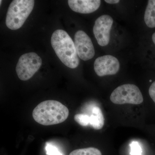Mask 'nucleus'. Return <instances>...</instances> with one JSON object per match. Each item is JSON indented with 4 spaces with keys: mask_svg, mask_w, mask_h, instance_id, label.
Here are the masks:
<instances>
[{
    "mask_svg": "<svg viewBox=\"0 0 155 155\" xmlns=\"http://www.w3.org/2000/svg\"><path fill=\"white\" fill-rule=\"evenodd\" d=\"M69 111L58 101L48 100L40 103L34 109V119L41 125L48 126L60 124L67 119Z\"/></svg>",
    "mask_w": 155,
    "mask_h": 155,
    "instance_id": "f257e3e1",
    "label": "nucleus"
},
{
    "mask_svg": "<svg viewBox=\"0 0 155 155\" xmlns=\"http://www.w3.org/2000/svg\"><path fill=\"white\" fill-rule=\"evenodd\" d=\"M113 22L112 17L108 15H102L96 20L93 32L98 44L101 46H106L109 44Z\"/></svg>",
    "mask_w": 155,
    "mask_h": 155,
    "instance_id": "423d86ee",
    "label": "nucleus"
},
{
    "mask_svg": "<svg viewBox=\"0 0 155 155\" xmlns=\"http://www.w3.org/2000/svg\"><path fill=\"white\" fill-rule=\"evenodd\" d=\"M51 44L57 56L65 66L71 69L78 67L79 57L74 42L66 31L56 30L52 35Z\"/></svg>",
    "mask_w": 155,
    "mask_h": 155,
    "instance_id": "f03ea898",
    "label": "nucleus"
},
{
    "mask_svg": "<svg viewBox=\"0 0 155 155\" xmlns=\"http://www.w3.org/2000/svg\"><path fill=\"white\" fill-rule=\"evenodd\" d=\"M105 2L108 4H111V5H114V4H117L119 3L120 1L119 0H106Z\"/></svg>",
    "mask_w": 155,
    "mask_h": 155,
    "instance_id": "f3484780",
    "label": "nucleus"
},
{
    "mask_svg": "<svg viewBox=\"0 0 155 155\" xmlns=\"http://www.w3.org/2000/svg\"><path fill=\"white\" fill-rule=\"evenodd\" d=\"M75 122L82 126H87L90 124V116L85 114H77L74 116Z\"/></svg>",
    "mask_w": 155,
    "mask_h": 155,
    "instance_id": "ddd939ff",
    "label": "nucleus"
},
{
    "mask_svg": "<svg viewBox=\"0 0 155 155\" xmlns=\"http://www.w3.org/2000/svg\"><path fill=\"white\" fill-rule=\"evenodd\" d=\"M149 94L152 99L155 103V81L151 84L149 89Z\"/></svg>",
    "mask_w": 155,
    "mask_h": 155,
    "instance_id": "dca6fc26",
    "label": "nucleus"
},
{
    "mask_svg": "<svg viewBox=\"0 0 155 155\" xmlns=\"http://www.w3.org/2000/svg\"><path fill=\"white\" fill-rule=\"evenodd\" d=\"M69 155H102L99 150L94 147H87L74 150Z\"/></svg>",
    "mask_w": 155,
    "mask_h": 155,
    "instance_id": "f8f14e48",
    "label": "nucleus"
},
{
    "mask_svg": "<svg viewBox=\"0 0 155 155\" xmlns=\"http://www.w3.org/2000/svg\"><path fill=\"white\" fill-rule=\"evenodd\" d=\"M74 44L78 55L81 60L88 61L94 57V48L91 39L83 31L78 30L75 33Z\"/></svg>",
    "mask_w": 155,
    "mask_h": 155,
    "instance_id": "0eeeda50",
    "label": "nucleus"
},
{
    "mask_svg": "<svg viewBox=\"0 0 155 155\" xmlns=\"http://www.w3.org/2000/svg\"><path fill=\"white\" fill-rule=\"evenodd\" d=\"M42 63L41 58L36 53L22 55L19 58L16 68L19 79L22 81L30 79L41 67Z\"/></svg>",
    "mask_w": 155,
    "mask_h": 155,
    "instance_id": "39448f33",
    "label": "nucleus"
},
{
    "mask_svg": "<svg viewBox=\"0 0 155 155\" xmlns=\"http://www.w3.org/2000/svg\"><path fill=\"white\" fill-rule=\"evenodd\" d=\"M110 100L116 104L137 105L143 103V98L138 87L134 84H127L115 89L111 94Z\"/></svg>",
    "mask_w": 155,
    "mask_h": 155,
    "instance_id": "20e7f679",
    "label": "nucleus"
},
{
    "mask_svg": "<svg viewBox=\"0 0 155 155\" xmlns=\"http://www.w3.org/2000/svg\"><path fill=\"white\" fill-rule=\"evenodd\" d=\"M0 3H1V4H2V0H1V1H0Z\"/></svg>",
    "mask_w": 155,
    "mask_h": 155,
    "instance_id": "6ab92c4d",
    "label": "nucleus"
},
{
    "mask_svg": "<svg viewBox=\"0 0 155 155\" xmlns=\"http://www.w3.org/2000/svg\"><path fill=\"white\" fill-rule=\"evenodd\" d=\"M45 149L47 155H63L57 147L48 143H46Z\"/></svg>",
    "mask_w": 155,
    "mask_h": 155,
    "instance_id": "4468645a",
    "label": "nucleus"
},
{
    "mask_svg": "<svg viewBox=\"0 0 155 155\" xmlns=\"http://www.w3.org/2000/svg\"><path fill=\"white\" fill-rule=\"evenodd\" d=\"M144 21L149 28H155V0L148 1L145 11Z\"/></svg>",
    "mask_w": 155,
    "mask_h": 155,
    "instance_id": "9b49d317",
    "label": "nucleus"
},
{
    "mask_svg": "<svg viewBox=\"0 0 155 155\" xmlns=\"http://www.w3.org/2000/svg\"><path fill=\"white\" fill-rule=\"evenodd\" d=\"M33 0H14L10 4L6 18L7 27L11 30L21 28L34 6Z\"/></svg>",
    "mask_w": 155,
    "mask_h": 155,
    "instance_id": "7ed1b4c3",
    "label": "nucleus"
},
{
    "mask_svg": "<svg viewBox=\"0 0 155 155\" xmlns=\"http://www.w3.org/2000/svg\"><path fill=\"white\" fill-rule=\"evenodd\" d=\"M131 155H141V148L137 141H133L130 145Z\"/></svg>",
    "mask_w": 155,
    "mask_h": 155,
    "instance_id": "2eb2a0df",
    "label": "nucleus"
},
{
    "mask_svg": "<svg viewBox=\"0 0 155 155\" xmlns=\"http://www.w3.org/2000/svg\"><path fill=\"white\" fill-rule=\"evenodd\" d=\"M152 40L153 43L155 45V32H154L152 35Z\"/></svg>",
    "mask_w": 155,
    "mask_h": 155,
    "instance_id": "a211bd4d",
    "label": "nucleus"
},
{
    "mask_svg": "<svg viewBox=\"0 0 155 155\" xmlns=\"http://www.w3.org/2000/svg\"><path fill=\"white\" fill-rule=\"evenodd\" d=\"M68 5L72 11L81 14H87L96 11L100 8V0H69Z\"/></svg>",
    "mask_w": 155,
    "mask_h": 155,
    "instance_id": "1a4fd4ad",
    "label": "nucleus"
},
{
    "mask_svg": "<svg viewBox=\"0 0 155 155\" xmlns=\"http://www.w3.org/2000/svg\"><path fill=\"white\" fill-rule=\"evenodd\" d=\"M120 69V63L117 58L110 55L98 57L94 63V70L100 77L116 74Z\"/></svg>",
    "mask_w": 155,
    "mask_h": 155,
    "instance_id": "6e6552de",
    "label": "nucleus"
},
{
    "mask_svg": "<svg viewBox=\"0 0 155 155\" xmlns=\"http://www.w3.org/2000/svg\"><path fill=\"white\" fill-rule=\"evenodd\" d=\"M105 119L101 108L95 106L92 110V114L90 116V126L96 130L101 129L104 125Z\"/></svg>",
    "mask_w": 155,
    "mask_h": 155,
    "instance_id": "9d476101",
    "label": "nucleus"
}]
</instances>
